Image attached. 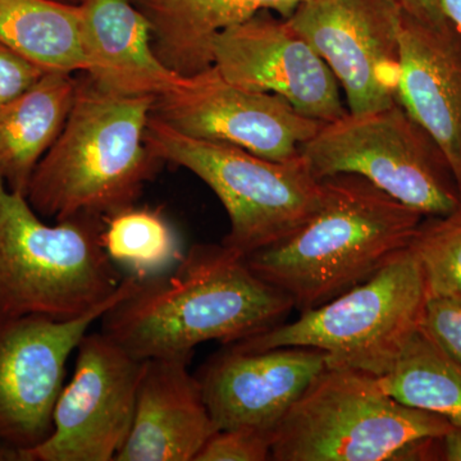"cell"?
I'll list each match as a JSON object with an SVG mask.
<instances>
[{"mask_svg":"<svg viewBox=\"0 0 461 461\" xmlns=\"http://www.w3.org/2000/svg\"><path fill=\"white\" fill-rule=\"evenodd\" d=\"M294 302L223 244L194 245L158 277L136 280L100 318L103 332L141 360L193 357L208 341L232 345L282 323Z\"/></svg>","mask_w":461,"mask_h":461,"instance_id":"obj_1","label":"cell"},{"mask_svg":"<svg viewBox=\"0 0 461 461\" xmlns=\"http://www.w3.org/2000/svg\"><path fill=\"white\" fill-rule=\"evenodd\" d=\"M321 182L323 202L302 229L245 257L300 312L368 280L411 245L424 217L362 176L341 173Z\"/></svg>","mask_w":461,"mask_h":461,"instance_id":"obj_2","label":"cell"},{"mask_svg":"<svg viewBox=\"0 0 461 461\" xmlns=\"http://www.w3.org/2000/svg\"><path fill=\"white\" fill-rule=\"evenodd\" d=\"M154 100L78 80L65 126L27 186L33 211L58 222L135 204L162 163L147 141Z\"/></svg>","mask_w":461,"mask_h":461,"instance_id":"obj_3","label":"cell"},{"mask_svg":"<svg viewBox=\"0 0 461 461\" xmlns=\"http://www.w3.org/2000/svg\"><path fill=\"white\" fill-rule=\"evenodd\" d=\"M103 226L86 214L47 223L0 176V315L69 321L111 300L124 276Z\"/></svg>","mask_w":461,"mask_h":461,"instance_id":"obj_4","label":"cell"},{"mask_svg":"<svg viewBox=\"0 0 461 461\" xmlns=\"http://www.w3.org/2000/svg\"><path fill=\"white\" fill-rule=\"evenodd\" d=\"M451 426L397 402L375 375L326 368L273 430L272 460H424Z\"/></svg>","mask_w":461,"mask_h":461,"instance_id":"obj_5","label":"cell"},{"mask_svg":"<svg viewBox=\"0 0 461 461\" xmlns=\"http://www.w3.org/2000/svg\"><path fill=\"white\" fill-rule=\"evenodd\" d=\"M427 300L423 271L408 247L341 295L232 346L244 351L313 348L326 357L327 368L384 377L423 324Z\"/></svg>","mask_w":461,"mask_h":461,"instance_id":"obj_6","label":"cell"},{"mask_svg":"<svg viewBox=\"0 0 461 461\" xmlns=\"http://www.w3.org/2000/svg\"><path fill=\"white\" fill-rule=\"evenodd\" d=\"M147 141L162 162L187 169L213 191L230 220L222 244L244 258L302 229L323 202V182L302 156L276 162L184 135L153 115Z\"/></svg>","mask_w":461,"mask_h":461,"instance_id":"obj_7","label":"cell"},{"mask_svg":"<svg viewBox=\"0 0 461 461\" xmlns=\"http://www.w3.org/2000/svg\"><path fill=\"white\" fill-rule=\"evenodd\" d=\"M300 156L318 180L341 173L362 176L429 217L450 214L461 203L441 149L397 100L321 123L302 144Z\"/></svg>","mask_w":461,"mask_h":461,"instance_id":"obj_8","label":"cell"},{"mask_svg":"<svg viewBox=\"0 0 461 461\" xmlns=\"http://www.w3.org/2000/svg\"><path fill=\"white\" fill-rule=\"evenodd\" d=\"M135 285L136 278L124 276L111 300L75 320L0 315V461H23L50 435L69 357Z\"/></svg>","mask_w":461,"mask_h":461,"instance_id":"obj_9","label":"cell"},{"mask_svg":"<svg viewBox=\"0 0 461 461\" xmlns=\"http://www.w3.org/2000/svg\"><path fill=\"white\" fill-rule=\"evenodd\" d=\"M53 411L50 435L23 461H115L135 415L145 360L104 332H89Z\"/></svg>","mask_w":461,"mask_h":461,"instance_id":"obj_10","label":"cell"},{"mask_svg":"<svg viewBox=\"0 0 461 461\" xmlns=\"http://www.w3.org/2000/svg\"><path fill=\"white\" fill-rule=\"evenodd\" d=\"M151 115L176 131L245 149L286 162L321 122L305 117L277 94L245 89L224 80L214 66L154 100Z\"/></svg>","mask_w":461,"mask_h":461,"instance_id":"obj_11","label":"cell"},{"mask_svg":"<svg viewBox=\"0 0 461 461\" xmlns=\"http://www.w3.org/2000/svg\"><path fill=\"white\" fill-rule=\"evenodd\" d=\"M402 14L388 0H308L287 18L338 78L350 113L396 102Z\"/></svg>","mask_w":461,"mask_h":461,"instance_id":"obj_12","label":"cell"},{"mask_svg":"<svg viewBox=\"0 0 461 461\" xmlns=\"http://www.w3.org/2000/svg\"><path fill=\"white\" fill-rule=\"evenodd\" d=\"M212 57L224 80L245 89L277 94L299 113L318 122H330L348 113L329 65L287 18L275 17L271 11L218 33Z\"/></svg>","mask_w":461,"mask_h":461,"instance_id":"obj_13","label":"cell"},{"mask_svg":"<svg viewBox=\"0 0 461 461\" xmlns=\"http://www.w3.org/2000/svg\"><path fill=\"white\" fill-rule=\"evenodd\" d=\"M326 368V357L313 348L244 351L229 345L213 355L196 377L218 430L249 429L272 435Z\"/></svg>","mask_w":461,"mask_h":461,"instance_id":"obj_14","label":"cell"},{"mask_svg":"<svg viewBox=\"0 0 461 461\" xmlns=\"http://www.w3.org/2000/svg\"><path fill=\"white\" fill-rule=\"evenodd\" d=\"M399 42L396 100L441 149L461 196L460 32L402 14Z\"/></svg>","mask_w":461,"mask_h":461,"instance_id":"obj_15","label":"cell"},{"mask_svg":"<svg viewBox=\"0 0 461 461\" xmlns=\"http://www.w3.org/2000/svg\"><path fill=\"white\" fill-rule=\"evenodd\" d=\"M191 359L145 360L131 430L115 461H195L217 432Z\"/></svg>","mask_w":461,"mask_h":461,"instance_id":"obj_16","label":"cell"},{"mask_svg":"<svg viewBox=\"0 0 461 461\" xmlns=\"http://www.w3.org/2000/svg\"><path fill=\"white\" fill-rule=\"evenodd\" d=\"M80 7L85 74L99 87L159 98L186 83L157 56L150 23L131 0H83Z\"/></svg>","mask_w":461,"mask_h":461,"instance_id":"obj_17","label":"cell"},{"mask_svg":"<svg viewBox=\"0 0 461 461\" xmlns=\"http://www.w3.org/2000/svg\"><path fill=\"white\" fill-rule=\"evenodd\" d=\"M150 23L157 56L182 76L213 66L212 44L223 30L263 11L288 18L308 0H131Z\"/></svg>","mask_w":461,"mask_h":461,"instance_id":"obj_18","label":"cell"},{"mask_svg":"<svg viewBox=\"0 0 461 461\" xmlns=\"http://www.w3.org/2000/svg\"><path fill=\"white\" fill-rule=\"evenodd\" d=\"M77 84L72 74L47 72L0 105V176L9 189L26 195L33 171L65 126Z\"/></svg>","mask_w":461,"mask_h":461,"instance_id":"obj_19","label":"cell"},{"mask_svg":"<svg viewBox=\"0 0 461 461\" xmlns=\"http://www.w3.org/2000/svg\"><path fill=\"white\" fill-rule=\"evenodd\" d=\"M0 44L47 72L87 71L80 5L0 0Z\"/></svg>","mask_w":461,"mask_h":461,"instance_id":"obj_20","label":"cell"},{"mask_svg":"<svg viewBox=\"0 0 461 461\" xmlns=\"http://www.w3.org/2000/svg\"><path fill=\"white\" fill-rule=\"evenodd\" d=\"M381 378L384 390L411 408L441 415L461 427V363L420 327Z\"/></svg>","mask_w":461,"mask_h":461,"instance_id":"obj_21","label":"cell"},{"mask_svg":"<svg viewBox=\"0 0 461 461\" xmlns=\"http://www.w3.org/2000/svg\"><path fill=\"white\" fill-rule=\"evenodd\" d=\"M103 222V248L109 259L136 280L165 275L186 253L160 209L132 204L105 215Z\"/></svg>","mask_w":461,"mask_h":461,"instance_id":"obj_22","label":"cell"},{"mask_svg":"<svg viewBox=\"0 0 461 461\" xmlns=\"http://www.w3.org/2000/svg\"><path fill=\"white\" fill-rule=\"evenodd\" d=\"M421 221L409 248L423 271L429 296L461 302V203L450 214Z\"/></svg>","mask_w":461,"mask_h":461,"instance_id":"obj_23","label":"cell"},{"mask_svg":"<svg viewBox=\"0 0 461 461\" xmlns=\"http://www.w3.org/2000/svg\"><path fill=\"white\" fill-rule=\"evenodd\" d=\"M272 460V435L262 430H217L203 446L195 461Z\"/></svg>","mask_w":461,"mask_h":461,"instance_id":"obj_24","label":"cell"},{"mask_svg":"<svg viewBox=\"0 0 461 461\" xmlns=\"http://www.w3.org/2000/svg\"><path fill=\"white\" fill-rule=\"evenodd\" d=\"M421 327L439 348L461 363L460 300L429 296Z\"/></svg>","mask_w":461,"mask_h":461,"instance_id":"obj_25","label":"cell"},{"mask_svg":"<svg viewBox=\"0 0 461 461\" xmlns=\"http://www.w3.org/2000/svg\"><path fill=\"white\" fill-rule=\"evenodd\" d=\"M45 74V69L0 44V105L25 93Z\"/></svg>","mask_w":461,"mask_h":461,"instance_id":"obj_26","label":"cell"},{"mask_svg":"<svg viewBox=\"0 0 461 461\" xmlns=\"http://www.w3.org/2000/svg\"><path fill=\"white\" fill-rule=\"evenodd\" d=\"M406 16L432 27H446L450 21L446 17L442 0H388Z\"/></svg>","mask_w":461,"mask_h":461,"instance_id":"obj_27","label":"cell"},{"mask_svg":"<svg viewBox=\"0 0 461 461\" xmlns=\"http://www.w3.org/2000/svg\"><path fill=\"white\" fill-rule=\"evenodd\" d=\"M442 459L461 461V427L451 426L447 432L439 438Z\"/></svg>","mask_w":461,"mask_h":461,"instance_id":"obj_28","label":"cell"},{"mask_svg":"<svg viewBox=\"0 0 461 461\" xmlns=\"http://www.w3.org/2000/svg\"><path fill=\"white\" fill-rule=\"evenodd\" d=\"M446 17L461 35V0H442Z\"/></svg>","mask_w":461,"mask_h":461,"instance_id":"obj_29","label":"cell"},{"mask_svg":"<svg viewBox=\"0 0 461 461\" xmlns=\"http://www.w3.org/2000/svg\"><path fill=\"white\" fill-rule=\"evenodd\" d=\"M58 2L68 3V5H80L83 0H58Z\"/></svg>","mask_w":461,"mask_h":461,"instance_id":"obj_30","label":"cell"}]
</instances>
